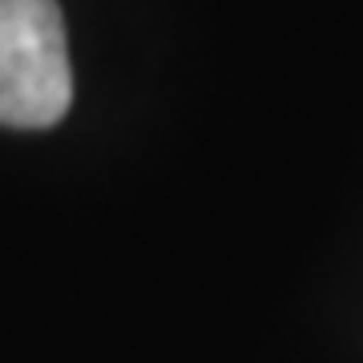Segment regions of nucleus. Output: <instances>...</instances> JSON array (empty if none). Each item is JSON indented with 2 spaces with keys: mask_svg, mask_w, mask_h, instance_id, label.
I'll use <instances>...</instances> for the list:
<instances>
[{
  "mask_svg": "<svg viewBox=\"0 0 363 363\" xmlns=\"http://www.w3.org/2000/svg\"><path fill=\"white\" fill-rule=\"evenodd\" d=\"M73 105L65 16L57 0H0V125L49 130Z\"/></svg>",
  "mask_w": 363,
  "mask_h": 363,
  "instance_id": "1",
  "label": "nucleus"
}]
</instances>
